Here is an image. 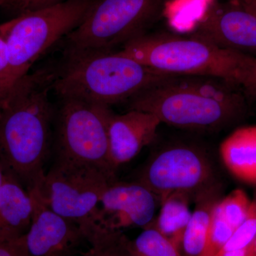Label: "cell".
<instances>
[{
  "label": "cell",
  "mask_w": 256,
  "mask_h": 256,
  "mask_svg": "<svg viewBox=\"0 0 256 256\" xmlns=\"http://www.w3.org/2000/svg\"><path fill=\"white\" fill-rule=\"evenodd\" d=\"M54 69H40L18 80L0 106V161L32 190L45 174L55 110L48 98Z\"/></svg>",
  "instance_id": "cell-1"
},
{
  "label": "cell",
  "mask_w": 256,
  "mask_h": 256,
  "mask_svg": "<svg viewBox=\"0 0 256 256\" xmlns=\"http://www.w3.org/2000/svg\"><path fill=\"white\" fill-rule=\"evenodd\" d=\"M246 94L242 88L220 78L168 75L128 104L129 110L150 112L170 126L212 132L245 116Z\"/></svg>",
  "instance_id": "cell-2"
},
{
  "label": "cell",
  "mask_w": 256,
  "mask_h": 256,
  "mask_svg": "<svg viewBox=\"0 0 256 256\" xmlns=\"http://www.w3.org/2000/svg\"><path fill=\"white\" fill-rule=\"evenodd\" d=\"M118 52L166 75L222 79L250 96L255 85L256 57L220 48L192 34H146L128 42Z\"/></svg>",
  "instance_id": "cell-3"
},
{
  "label": "cell",
  "mask_w": 256,
  "mask_h": 256,
  "mask_svg": "<svg viewBox=\"0 0 256 256\" xmlns=\"http://www.w3.org/2000/svg\"><path fill=\"white\" fill-rule=\"evenodd\" d=\"M166 76L118 52L66 50L52 88L60 99L110 107L128 102Z\"/></svg>",
  "instance_id": "cell-4"
},
{
  "label": "cell",
  "mask_w": 256,
  "mask_h": 256,
  "mask_svg": "<svg viewBox=\"0 0 256 256\" xmlns=\"http://www.w3.org/2000/svg\"><path fill=\"white\" fill-rule=\"evenodd\" d=\"M96 0H66L1 24L9 57L11 86L36 60L84 21Z\"/></svg>",
  "instance_id": "cell-5"
},
{
  "label": "cell",
  "mask_w": 256,
  "mask_h": 256,
  "mask_svg": "<svg viewBox=\"0 0 256 256\" xmlns=\"http://www.w3.org/2000/svg\"><path fill=\"white\" fill-rule=\"evenodd\" d=\"M60 100L54 121V160L92 166L117 180L109 152L110 107L79 99Z\"/></svg>",
  "instance_id": "cell-6"
},
{
  "label": "cell",
  "mask_w": 256,
  "mask_h": 256,
  "mask_svg": "<svg viewBox=\"0 0 256 256\" xmlns=\"http://www.w3.org/2000/svg\"><path fill=\"white\" fill-rule=\"evenodd\" d=\"M165 0H96L86 18L65 37L66 50L112 52L146 34Z\"/></svg>",
  "instance_id": "cell-7"
},
{
  "label": "cell",
  "mask_w": 256,
  "mask_h": 256,
  "mask_svg": "<svg viewBox=\"0 0 256 256\" xmlns=\"http://www.w3.org/2000/svg\"><path fill=\"white\" fill-rule=\"evenodd\" d=\"M112 181L92 166L54 160L35 188L50 210L76 224L88 239L100 228L101 197Z\"/></svg>",
  "instance_id": "cell-8"
},
{
  "label": "cell",
  "mask_w": 256,
  "mask_h": 256,
  "mask_svg": "<svg viewBox=\"0 0 256 256\" xmlns=\"http://www.w3.org/2000/svg\"><path fill=\"white\" fill-rule=\"evenodd\" d=\"M136 182L151 190L160 202L176 192H186L194 200L197 195L218 185L206 152L198 146L181 142L154 153Z\"/></svg>",
  "instance_id": "cell-9"
},
{
  "label": "cell",
  "mask_w": 256,
  "mask_h": 256,
  "mask_svg": "<svg viewBox=\"0 0 256 256\" xmlns=\"http://www.w3.org/2000/svg\"><path fill=\"white\" fill-rule=\"evenodd\" d=\"M160 203L158 197L142 184L114 180L101 197L98 225L121 232L130 227L146 228L154 220Z\"/></svg>",
  "instance_id": "cell-10"
},
{
  "label": "cell",
  "mask_w": 256,
  "mask_h": 256,
  "mask_svg": "<svg viewBox=\"0 0 256 256\" xmlns=\"http://www.w3.org/2000/svg\"><path fill=\"white\" fill-rule=\"evenodd\" d=\"M192 35L256 57V14L242 4H212L196 22Z\"/></svg>",
  "instance_id": "cell-11"
},
{
  "label": "cell",
  "mask_w": 256,
  "mask_h": 256,
  "mask_svg": "<svg viewBox=\"0 0 256 256\" xmlns=\"http://www.w3.org/2000/svg\"><path fill=\"white\" fill-rule=\"evenodd\" d=\"M28 192L33 201L34 213L25 237L32 256H82V244L88 242L82 230L50 210L36 188Z\"/></svg>",
  "instance_id": "cell-12"
},
{
  "label": "cell",
  "mask_w": 256,
  "mask_h": 256,
  "mask_svg": "<svg viewBox=\"0 0 256 256\" xmlns=\"http://www.w3.org/2000/svg\"><path fill=\"white\" fill-rule=\"evenodd\" d=\"M161 124L156 116L146 111L129 110L121 114L112 112L108 124L109 152L116 171L154 142Z\"/></svg>",
  "instance_id": "cell-13"
},
{
  "label": "cell",
  "mask_w": 256,
  "mask_h": 256,
  "mask_svg": "<svg viewBox=\"0 0 256 256\" xmlns=\"http://www.w3.org/2000/svg\"><path fill=\"white\" fill-rule=\"evenodd\" d=\"M33 213L31 195L18 178L6 172L0 186V242L26 236L32 225Z\"/></svg>",
  "instance_id": "cell-14"
},
{
  "label": "cell",
  "mask_w": 256,
  "mask_h": 256,
  "mask_svg": "<svg viewBox=\"0 0 256 256\" xmlns=\"http://www.w3.org/2000/svg\"><path fill=\"white\" fill-rule=\"evenodd\" d=\"M224 164L236 178L256 183V126L237 128L220 146Z\"/></svg>",
  "instance_id": "cell-15"
},
{
  "label": "cell",
  "mask_w": 256,
  "mask_h": 256,
  "mask_svg": "<svg viewBox=\"0 0 256 256\" xmlns=\"http://www.w3.org/2000/svg\"><path fill=\"white\" fill-rule=\"evenodd\" d=\"M220 185L195 197L196 204L191 218L185 228L181 252L183 256H200L206 244L214 210L220 201Z\"/></svg>",
  "instance_id": "cell-16"
},
{
  "label": "cell",
  "mask_w": 256,
  "mask_h": 256,
  "mask_svg": "<svg viewBox=\"0 0 256 256\" xmlns=\"http://www.w3.org/2000/svg\"><path fill=\"white\" fill-rule=\"evenodd\" d=\"M194 197L186 192H176L160 202L161 208L150 224L181 250L185 228L191 218L190 204Z\"/></svg>",
  "instance_id": "cell-17"
},
{
  "label": "cell",
  "mask_w": 256,
  "mask_h": 256,
  "mask_svg": "<svg viewBox=\"0 0 256 256\" xmlns=\"http://www.w3.org/2000/svg\"><path fill=\"white\" fill-rule=\"evenodd\" d=\"M128 246L132 256H183L180 249L151 225L130 240Z\"/></svg>",
  "instance_id": "cell-18"
},
{
  "label": "cell",
  "mask_w": 256,
  "mask_h": 256,
  "mask_svg": "<svg viewBox=\"0 0 256 256\" xmlns=\"http://www.w3.org/2000/svg\"><path fill=\"white\" fill-rule=\"evenodd\" d=\"M87 240L89 248L82 256H132L130 239L121 230L99 228Z\"/></svg>",
  "instance_id": "cell-19"
},
{
  "label": "cell",
  "mask_w": 256,
  "mask_h": 256,
  "mask_svg": "<svg viewBox=\"0 0 256 256\" xmlns=\"http://www.w3.org/2000/svg\"><path fill=\"white\" fill-rule=\"evenodd\" d=\"M252 203L247 194L244 190L237 188L224 198H220L216 205V210L236 230L246 218Z\"/></svg>",
  "instance_id": "cell-20"
},
{
  "label": "cell",
  "mask_w": 256,
  "mask_h": 256,
  "mask_svg": "<svg viewBox=\"0 0 256 256\" xmlns=\"http://www.w3.org/2000/svg\"><path fill=\"white\" fill-rule=\"evenodd\" d=\"M256 236V197L252 201L246 218L234 230L230 238L215 256L234 250L248 248Z\"/></svg>",
  "instance_id": "cell-21"
},
{
  "label": "cell",
  "mask_w": 256,
  "mask_h": 256,
  "mask_svg": "<svg viewBox=\"0 0 256 256\" xmlns=\"http://www.w3.org/2000/svg\"><path fill=\"white\" fill-rule=\"evenodd\" d=\"M234 230H235L222 218V216L216 210L215 206L206 244L200 256L216 255L228 242Z\"/></svg>",
  "instance_id": "cell-22"
},
{
  "label": "cell",
  "mask_w": 256,
  "mask_h": 256,
  "mask_svg": "<svg viewBox=\"0 0 256 256\" xmlns=\"http://www.w3.org/2000/svg\"><path fill=\"white\" fill-rule=\"evenodd\" d=\"M4 6L14 10L18 15L26 14L36 10L57 4L60 0H4Z\"/></svg>",
  "instance_id": "cell-23"
},
{
  "label": "cell",
  "mask_w": 256,
  "mask_h": 256,
  "mask_svg": "<svg viewBox=\"0 0 256 256\" xmlns=\"http://www.w3.org/2000/svg\"><path fill=\"white\" fill-rule=\"evenodd\" d=\"M0 88L6 92L11 89L9 78V57L6 40L0 28Z\"/></svg>",
  "instance_id": "cell-24"
},
{
  "label": "cell",
  "mask_w": 256,
  "mask_h": 256,
  "mask_svg": "<svg viewBox=\"0 0 256 256\" xmlns=\"http://www.w3.org/2000/svg\"><path fill=\"white\" fill-rule=\"evenodd\" d=\"M26 236L14 240L0 242V256H32Z\"/></svg>",
  "instance_id": "cell-25"
},
{
  "label": "cell",
  "mask_w": 256,
  "mask_h": 256,
  "mask_svg": "<svg viewBox=\"0 0 256 256\" xmlns=\"http://www.w3.org/2000/svg\"><path fill=\"white\" fill-rule=\"evenodd\" d=\"M239 4L256 14V0H239Z\"/></svg>",
  "instance_id": "cell-26"
},
{
  "label": "cell",
  "mask_w": 256,
  "mask_h": 256,
  "mask_svg": "<svg viewBox=\"0 0 256 256\" xmlns=\"http://www.w3.org/2000/svg\"><path fill=\"white\" fill-rule=\"evenodd\" d=\"M247 249H240V250H234L226 252L220 256H246V255Z\"/></svg>",
  "instance_id": "cell-27"
},
{
  "label": "cell",
  "mask_w": 256,
  "mask_h": 256,
  "mask_svg": "<svg viewBox=\"0 0 256 256\" xmlns=\"http://www.w3.org/2000/svg\"><path fill=\"white\" fill-rule=\"evenodd\" d=\"M6 174V170H5L4 166H3L2 163L0 161V186H1L2 184L4 182Z\"/></svg>",
  "instance_id": "cell-28"
},
{
  "label": "cell",
  "mask_w": 256,
  "mask_h": 256,
  "mask_svg": "<svg viewBox=\"0 0 256 256\" xmlns=\"http://www.w3.org/2000/svg\"><path fill=\"white\" fill-rule=\"evenodd\" d=\"M8 94V92H5L4 90H3L2 89L0 88V106H1L3 100H4V98H6Z\"/></svg>",
  "instance_id": "cell-29"
},
{
  "label": "cell",
  "mask_w": 256,
  "mask_h": 256,
  "mask_svg": "<svg viewBox=\"0 0 256 256\" xmlns=\"http://www.w3.org/2000/svg\"><path fill=\"white\" fill-rule=\"evenodd\" d=\"M252 96H254V97H256V78L255 82V88H254V94H252Z\"/></svg>",
  "instance_id": "cell-30"
},
{
  "label": "cell",
  "mask_w": 256,
  "mask_h": 256,
  "mask_svg": "<svg viewBox=\"0 0 256 256\" xmlns=\"http://www.w3.org/2000/svg\"><path fill=\"white\" fill-rule=\"evenodd\" d=\"M4 0H0V6H4Z\"/></svg>",
  "instance_id": "cell-31"
}]
</instances>
